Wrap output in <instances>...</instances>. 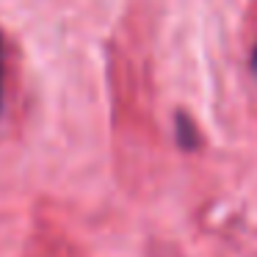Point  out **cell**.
Instances as JSON below:
<instances>
[{
	"label": "cell",
	"mask_w": 257,
	"mask_h": 257,
	"mask_svg": "<svg viewBox=\"0 0 257 257\" xmlns=\"http://www.w3.org/2000/svg\"><path fill=\"white\" fill-rule=\"evenodd\" d=\"M6 86H9V45L0 31V116L6 111Z\"/></svg>",
	"instance_id": "6da1fadb"
},
{
	"label": "cell",
	"mask_w": 257,
	"mask_h": 257,
	"mask_svg": "<svg viewBox=\"0 0 257 257\" xmlns=\"http://www.w3.org/2000/svg\"><path fill=\"white\" fill-rule=\"evenodd\" d=\"M177 139L183 141L185 150H194V147L199 144V133H196V130L191 127V122H185V119H180V124H177Z\"/></svg>",
	"instance_id": "7a4b0ae2"
},
{
	"label": "cell",
	"mask_w": 257,
	"mask_h": 257,
	"mask_svg": "<svg viewBox=\"0 0 257 257\" xmlns=\"http://www.w3.org/2000/svg\"><path fill=\"white\" fill-rule=\"evenodd\" d=\"M249 69H251V75L257 78V42H254V47H251V56H249Z\"/></svg>",
	"instance_id": "3957f363"
}]
</instances>
